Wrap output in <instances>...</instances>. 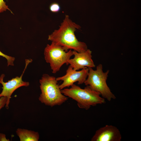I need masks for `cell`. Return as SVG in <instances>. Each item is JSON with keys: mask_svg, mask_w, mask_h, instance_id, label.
<instances>
[{"mask_svg": "<svg viewBox=\"0 0 141 141\" xmlns=\"http://www.w3.org/2000/svg\"><path fill=\"white\" fill-rule=\"evenodd\" d=\"M8 10L10 11L11 13L13 14L11 11L8 8V5H7L6 3L4 0H0V13L5 11Z\"/></svg>", "mask_w": 141, "mask_h": 141, "instance_id": "obj_13", "label": "cell"}, {"mask_svg": "<svg viewBox=\"0 0 141 141\" xmlns=\"http://www.w3.org/2000/svg\"><path fill=\"white\" fill-rule=\"evenodd\" d=\"M88 74L84 83L85 84L100 93L103 98L108 101L115 99V96L111 91L107 83L109 70H108L104 72L101 64L98 65L95 70L91 67H88Z\"/></svg>", "mask_w": 141, "mask_h": 141, "instance_id": "obj_4", "label": "cell"}, {"mask_svg": "<svg viewBox=\"0 0 141 141\" xmlns=\"http://www.w3.org/2000/svg\"><path fill=\"white\" fill-rule=\"evenodd\" d=\"M49 9L52 12L57 13L60 10V7L58 3L54 2L51 3L50 5Z\"/></svg>", "mask_w": 141, "mask_h": 141, "instance_id": "obj_12", "label": "cell"}, {"mask_svg": "<svg viewBox=\"0 0 141 141\" xmlns=\"http://www.w3.org/2000/svg\"><path fill=\"white\" fill-rule=\"evenodd\" d=\"M44 55L45 61L50 64L53 73L59 71L64 64H68V61L73 55L72 50L66 51L62 47L52 42L50 44H47Z\"/></svg>", "mask_w": 141, "mask_h": 141, "instance_id": "obj_5", "label": "cell"}, {"mask_svg": "<svg viewBox=\"0 0 141 141\" xmlns=\"http://www.w3.org/2000/svg\"><path fill=\"white\" fill-rule=\"evenodd\" d=\"M16 132L20 141H38L39 139L38 132L19 128Z\"/></svg>", "mask_w": 141, "mask_h": 141, "instance_id": "obj_10", "label": "cell"}, {"mask_svg": "<svg viewBox=\"0 0 141 141\" xmlns=\"http://www.w3.org/2000/svg\"><path fill=\"white\" fill-rule=\"evenodd\" d=\"M122 137L119 130L116 127L106 125L96 132L91 141H120Z\"/></svg>", "mask_w": 141, "mask_h": 141, "instance_id": "obj_9", "label": "cell"}, {"mask_svg": "<svg viewBox=\"0 0 141 141\" xmlns=\"http://www.w3.org/2000/svg\"><path fill=\"white\" fill-rule=\"evenodd\" d=\"M81 28L66 15L59 28L49 35L48 40L61 46L66 51L73 50L78 52H84L88 49L87 45L79 41L75 34V31Z\"/></svg>", "mask_w": 141, "mask_h": 141, "instance_id": "obj_1", "label": "cell"}, {"mask_svg": "<svg viewBox=\"0 0 141 141\" xmlns=\"http://www.w3.org/2000/svg\"><path fill=\"white\" fill-rule=\"evenodd\" d=\"M7 101L6 97H2L0 98V110L5 105Z\"/></svg>", "mask_w": 141, "mask_h": 141, "instance_id": "obj_14", "label": "cell"}, {"mask_svg": "<svg viewBox=\"0 0 141 141\" xmlns=\"http://www.w3.org/2000/svg\"><path fill=\"white\" fill-rule=\"evenodd\" d=\"M73 58H70L68 61L75 70H78L87 67L94 68L95 65L92 58V51L89 49L82 52L73 51Z\"/></svg>", "mask_w": 141, "mask_h": 141, "instance_id": "obj_8", "label": "cell"}, {"mask_svg": "<svg viewBox=\"0 0 141 141\" xmlns=\"http://www.w3.org/2000/svg\"><path fill=\"white\" fill-rule=\"evenodd\" d=\"M9 140L7 139L5 134L2 133H0V141H9Z\"/></svg>", "mask_w": 141, "mask_h": 141, "instance_id": "obj_15", "label": "cell"}, {"mask_svg": "<svg viewBox=\"0 0 141 141\" xmlns=\"http://www.w3.org/2000/svg\"><path fill=\"white\" fill-rule=\"evenodd\" d=\"M70 87L69 88L61 90V92L76 101L80 108L88 110L91 106L105 103V99L101 96L100 93L93 90L89 86H86L83 89L74 84Z\"/></svg>", "mask_w": 141, "mask_h": 141, "instance_id": "obj_2", "label": "cell"}, {"mask_svg": "<svg viewBox=\"0 0 141 141\" xmlns=\"http://www.w3.org/2000/svg\"><path fill=\"white\" fill-rule=\"evenodd\" d=\"M39 82L41 93L38 99L42 103L53 107L61 105L68 99V97L62 93L54 77L44 74Z\"/></svg>", "mask_w": 141, "mask_h": 141, "instance_id": "obj_3", "label": "cell"}, {"mask_svg": "<svg viewBox=\"0 0 141 141\" xmlns=\"http://www.w3.org/2000/svg\"><path fill=\"white\" fill-rule=\"evenodd\" d=\"M0 56H2L7 60V66H13L14 65V62L15 60L14 57L7 55L3 52L0 50Z\"/></svg>", "mask_w": 141, "mask_h": 141, "instance_id": "obj_11", "label": "cell"}, {"mask_svg": "<svg viewBox=\"0 0 141 141\" xmlns=\"http://www.w3.org/2000/svg\"><path fill=\"white\" fill-rule=\"evenodd\" d=\"M89 71L88 67L79 71L75 70L69 65L66 70V74L56 78V79L58 81H63L62 83L59 85V87L62 90L70 86L76 82H77L79 85L84 83L87 77Z\"/></svg>", "mask_w": 141, "mask_h": 141, "instance_id": "obj_7", "label": "cell"}, {"mask_svg": "<svg viewBox=\"0 0 141 141\" xmlns=\"http://www.w3.org/2000/svg\"><path fill=\"white\" fill-rule=\"evenodd\" d=\"M31 59H27L25 60V65L22 74L20 77L17 76L5 82L3 79L5 75L2 74L0 76V84H2V90L0 93V98L2 97H6L7 101L5 107L7 109L9 108V105L10 102L11 96L13 93L16 89L21 86H28L29 83L28 82L24 81L22 80L23 76L28 65L32 62Z\"/></svg>", "mask_w": 141, "mask_h": 141, "instance_id": "obj_6", "label": "cell"}]
</instances>
